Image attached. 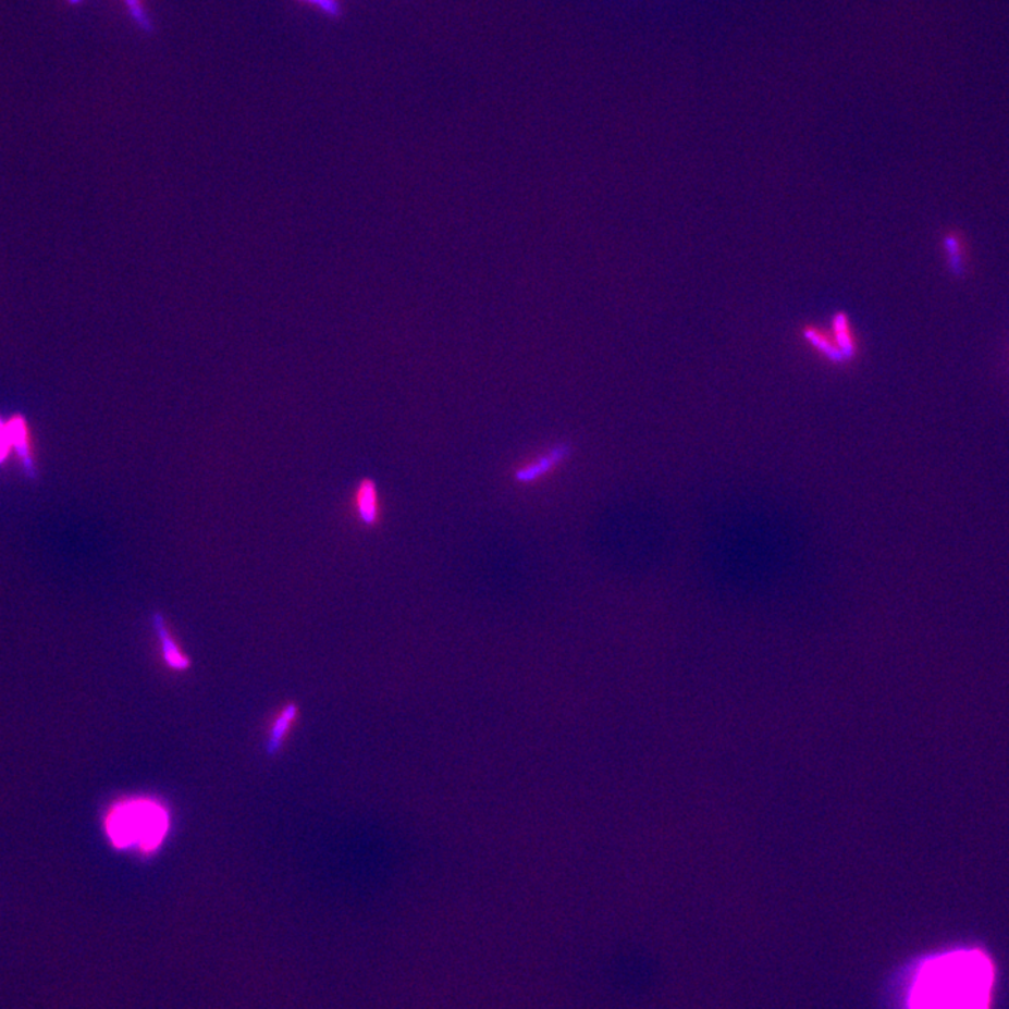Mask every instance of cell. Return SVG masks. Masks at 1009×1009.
<instances>
[{
  "mask_svg": "<svg viewBox=\"0 0 1009 1009\" xmlns=\"http://www.w3.org/2000/svg\"><path fill=\"white\" fill-rule=\"evenodd\" d=\"M150 627H152L153 636L159 642L160 660H162L163 665L174 673H185L192 669V657L180 645L177 638L174 637L172 628L169 626L168 618L162 612L156 611L150 614Z\"/></svg>",
  "mask_w": 1009,
  "mask_h": 1009,
  "instance_id": "cell-5",
  "label": "cell"
},
{
  "mask_svg": "<svg viewBox=\"0 0 1009 1009\" xmlns=\"http://www.w3.org/2000/svg\"><path fill=\"white\" fill-rule=\"evenodd\" d=\"M295 2L315 8L317 11L331 19H339L341 14H343V4H341V0H295Z\"/></svg>",
  "mask_w": 1009,
  "mask_h": 1009,
  "instance_id": "cell-8",
  "label": "cell"
},
{
  "mask_svg": "<svg viewBox=\"0 0 1009 1009\" xmlns=\"http://www.w3.org/2000/svg\"><path fill=\"white\" fill-rule=\"evenodd\" d=\"M299 718V706L295 703H287L278 711L270 724L267 736V754L275 755L281 752L282 746L286 742L287 736Z\"/></svg>",
  "mask_w": 1009,
  "mask_h": 1009,
  "instance_id": "cell-6",
  "label": "cell"
},
{
  "mask_svg": "<svg viewBox=\"0 0 1009 1009\" xmlns=\"http://www.w3.org/2000/svg\"><path fill=\"white\" fill-rule=\"evenodd\" d=\"M107 840L115 851L135 852L150 860L158 856L172 832V812L162 799L138 796L120 799L102 822Z\"/></svg>",
  "mask_w": 1009,
  "mask_h": 1009,
  "instance_id": "cell-2",
  "label": "cell"
},
{
  "mask_svg": "<svg viewBox=\"0 0 1009 1009\" xmlns=\"http://www.w3.org/2000/svg\"><path fill=\"white\" fill-rule=\"evenodd\" d=\"M67 3L76 4L83 2V0H66Z\"/></svg>",
  "mask_w": 1009,
  "mask_h": 1009,
  "instance_id": "cell-9",
  "label": "cell"
},
{
  "mask_svg": "<svg viewBox=\"0 0 1009 1009\" xmlns=\"http://www.w3.org/2000/svg\"><path fill=\"white\" fill-rule=\"evenodd\" d=\"M123 2L126 13L130 14V17L133 19V22L146 34H152L155 32V26L152 19L146 7V0H121Z\"/></svg>",
  "mask_w": 1009,
  "mask_h": 1009,
  "instance_id": "cell-7",
  "label": "cell"
},
{
  "mask_svg": "<svg viewBox=\"0 0 1009 1009\" xmlns=\"http://www.w3.org/2000/svg\"><path fill=\"white\" fill-rule=\"evenodd\" d=\"M573 452V446L568 445V443H555V445H551L545 451L514 467L510 472L512 481L520 487L538 485L571 459Z\"/></svg>",
  "mask_w": 1009,
  "mask_h": 1009,
  "instance_id": "cell-3",
  "label": "cell"
},
{
  "mask_svg": "<svg viewBox=\"0 0 1009 1009\" xmlns=\"http://www.w3.org/2000/svg\"><path fill=\"white\" fill-rule=\"evenodd\" d=\"M994 977V964L982 949L935 955L911 980L909 1009H989Z\"/></svg>",
  "mask_w": 1009,
  "mask_h": 1009,
  "instance_id": "cell-1",
  "label": "cell"
},
{
  "mask_svg": "<svg viewBox=\"0 0 1009 1009\" xmlns=\"http://www.w3.org/2000/svg\"><path fill=\"white\" fill-rule=\"evenodd\" d=\"M349 510L359 528L364 530H378L383 525V495L379 482L373 477H362L354 485Z\"/></svg>",
  "mask_w": 1009,
  "mask_h": 1009,
  "instance_id": "cell-4",
  "label": "cell"
}]
</instances>
